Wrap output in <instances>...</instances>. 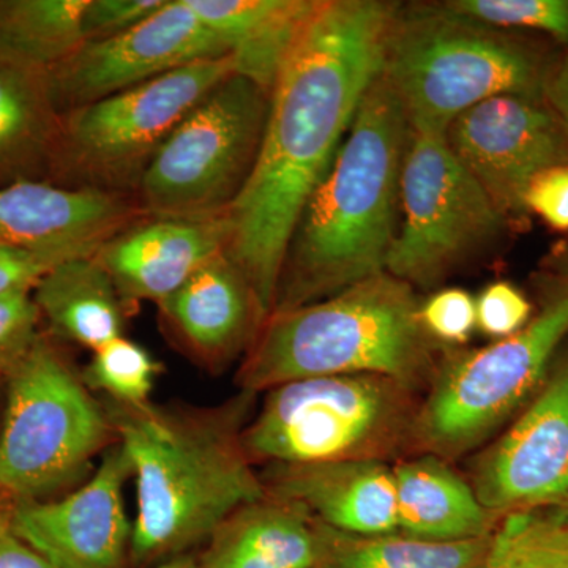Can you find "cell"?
Returning a JSON list of instances; mask_svg holds the SVG:
<instances>
[{
  "mask_svg": "<svg viewBox=\"0 0 568 568\" xmlns=\"http://www.w3.org/2000/svg\"><path fill=\"white\" fill-rule=\"evenodd\" d=\"M426 334L444 345H465L477 327L476 298L459 287L437 291L420 305Z\"/></svg>",
  "mask_w": 568,
  "mask_h": 568,
  "instance_id": "cell-31",
  "label": "cell"
},
{
  "mask_svg": "<svg viewBox=\"0 0 568 568\" xmlns=\"http://www.w3.org/2000/svg\"><path fill=\"white\" fill-rule=\"evenodd\" d=\"M166 0H88L82 11V39L102 41L121 36L151 18Z\"/></svg>",
  "mask_w": 568,
  "mask_h": 568,
  "instance_id": "cell-33",
  "label": "cell"
},
{
  "mask_svg": "<svg viewBox=\"0 0 568 568\" xmlns=\"http://www.w3.org/2000/svg\"><path fill=\"white\" fill-rule=\"evenodd\" d=\"M226 215L207 219L144 216L104 242L97 261L110 275L126 312L142 302L159 304L213 257L227 252Z\"/></svg>",
  "mask_w": 568,
  "mask_h": 568,
  "instance_id": "cell-18",
  "label": "cell"
},
{
  "mask_svg": "<svg viewBox=\"0 0 568 568\" xmlns=\"http://www.w3.org/2000/svg\"><path fill=\"white\" fill-rule=\"evenodd\" d=\"M153 568H197L196 555L182 556Z\"/></svg>",
  "mask_w": 568,
  "mask_h": 568,
  "instance_id": "cell-38",
  "label": "cell"
},
{
  "mask_svg": "<svg viewBox=\"0 0 568 568\" xmlns=\"http://www.w3.org/2000/svg\"><path fill=\"white\" fill-rule=\"evenodd\" d=\"M254 396L213 406L100 398L136 488L130 568L196 555L224 519L265 495L242 440Z\"/></svg>",
  "mask_w": 568,
  "mask_h": 568,
  "instance_id": "cell-2",
  "label": "cell"
},
{
  "mask_svg": "<svg viewBox=\"0 0 568 568\" xmlns=\"http://www.w3.org/2000/svg\"><path fill=\"white\" fill-rule=\"evenodd\" d=\"M271 93L231 74L175 126L145 171L134 200L145 216L226 215L252 178Z\"/></svg>",
  "mask_w": 568,
  "mask_h": 568,
  "instance_id": "cell-10",
  "label": "cell"
},
{
  "mask_svg": "<svg viewBox=\"0 0 568 568\" xmlns=\"http://www.w3.org/2000/svg\"><path fill=\"white\" fill-rule=\"evenodd\" d=\"M32 295L41 323L61 343L95 353L123 336L129 312L95 254L55 265Z\"/></svg>",
  "mask_w": 568,
  "mask_h": 568,
  "instance_id": "cell-24",
  "label": "cell"
},
{
  "mask_svg": "<svg viewBox=\"0 0 568 568\" xmlns=\"http://www.w3.org/2000/svg\"><path fill=\"white\" fill-rule=\"evenodd\" d=\"M234 73L231 54L204 59L65 112L48 181L136 196L145 171L175 126Z\"/></svg>",
  "mask_w": 568,
  "mask_h": 568,
  "instance_id": "cell-9",
  "label": "cell"
},
{
  "mask_svg": "<svg viewBox=\"0 0 568 568\" xmlns=\"http://www.w3.org/2000/svg\"><path fill=\"white\" fill-rule=\"evenodd\" d=\"M230 55L186 0L166 3L136 28L82 43L48 71L61 114L100 102L204 59Z\"/></svg>",
  "mask_w": 568,
  "mask_h": 568,
  "instance_id": "cell-13",
  "label": "cell"
},
{
  "mask_svg": "<svg viewBox=\"0 0 568 568\" xmlns=\"http://www.w3.org/2000/svg\"><path fill=\"white\" fill-rule=\"evenodd\" d=\"M476 568H568V507L504 515Z\"/></svg>",
  "mask_w": 568,
  "mask_h": 568,
  "instance_id": "cell-27",
  "label": "cell"
},
{
  "mask_svg": "<svg viewBox=\"0 0 568 568\" xmlns=\"http://www.w3.org/2000/svg\"><path fill=\"white\" fill-rule=\"evenodd\" d=\"M491 536L463 541L424 540L399 530L362 536L316 519L313 568H476L487 555Z\"/></svg>",
  "mask_w": 568,
  "mask_h": 568,
  "instance_id": "cell-25",
  "label": "cell"
},
{
  "mask_svg": "<svg viewBox=\"0 0 568 568\" xmlns=\"http://www.w3.org/2000/svg\"><path fill=\"white\" fill-rule=\"evenodd\" d=\"M477 327L495 339L507 338L532 320V305L525 294L507 282L489 284L476 298Z\"/></svg>",
  "mask_w": 568,
  "mask_h": 568,
  "instance_id": "cell-32",
  "label": "cell"
},
{
  "mask_svg": "<svg viewBox=\"0 0 568 568\" xmlns=\"http://www.w3.org/2000/svg\"><path fill=\"white\" fill-rule=\"evenodd\" d=\"M0 568H55L11 526L9 506H0Z\"/></svg>",
  "mask_w": 568,
  "mask_h": 568,
  "instance_id": "cell-36",
  "label": "cell"
},
{
  "mask_svg": "<svg viewBox=\"0 0 568 568\" xmlns=\"http://www.w3.org/2000/svg\"><path fill=\"white\" fill-rule=\"evenodd\" d=\"M417 392L376 375L291 381L264 392L244 429L254 466L399 462L414 450Z\"/></svg>",
  "mask_w": 568,
  "mask_h": 568,
  "instance_id": "cell-6",
  "label": "cell"
},
{
  "mask_svg": "<svg viewBox=\"0 0 568 568\" xmlns=\"http://www.w3.org/2000/svg\"><path fill=\"white\" fill-rule=\"evenodd\" d=\"M316 519L265 491L239 507L196 552L197 568H313Z\"/></svg>",
  "mask_w": 568,
  "mask_h": 568,
  "instance_id": "cell-20",
  "label": "cell"
},
{
  "mask_svg": "<svg viewBox=\"0 0 568 568\" xmlns=\"http://www.w3.org/2000/svg\"><path fill=\"white\" fill-rule=\"evenodd\" d=\"M88 0H0V58L43 71L84 43Z\"/></svg>",
  "mask_w": 568,
  "mask_h": 568,
  "instance_id": "cell-26",
  "label": "cell"
},
{
  "mask_svg": "<svg viewBox=\"0 0 568 568\" xmlns=\"http://www.w3.org/2000/svg\"><path fill=\"white\" fill-rule=\"evenodd\" d=\"M144 216L134 197L50 181L0 186V245L62 260L93 256L104 242Z\"/></svg>",
  "mask_w": 568,
  "mask_h": 568,
  "instance_id": "cell-17",
  "label": "cell"
},
{
  "mask_svg": "<svg viewBox=\"0 0 568 568\" xmlns=\"http://www.w3.org/2000/svg\"><path fill=\"white\" fill-rule=\"evenodd\" d=\"M394 467L398 530L435 541H463L495 532L491 514L447 459L432 454L399 459Z\"/></svg>",
  "mask_w": 568,
  "mask_h": 568,
  "instance_id": "cell-21",
  "label": "cell"
},
{
  "mask_svg": "<svg viewBox=\"0 0 568 568\" xmlns=\"http://www.w3.org/2000/svg\"><path fill=\"white\" fill-rule=\"evenodd\" d=\"M398 7L384 0H317L278 71L256 166L227 212V254L267 317L298 216L383 71Z\"/></svg>",
  "mask_w": 568,
  "mask_h": 568,
  "instance_id": "cell-1",
  "label": "cell"
},
{
  "mask_svg": "<svg viewBox=\"0 0 568 568\" xmlns=\"http://www.w3.org/2000/svg\"><path fill=\"white\" fill-rule=\"evenodd\" d=\"M41 315L32 293L0 295V381L31 353L40 332Z\"/></svg>",
  "mask_w": 568,
  "mask_h": 568,
  "instance_id": "cell-30",
  "label": "cell"
},
{
  "mask_svg": "<svg viewBox=\"0 0 568 568\" xmlns=\"http://www.w3.org/2000/svg\"><path fill=\"white\" fill-rule=\"evenodd\" d=\"M162 372V364L144 346L123 335L92 353L81 375L85 386L100 392L102 398L125 406H142L152 402L153 388Z\"/></svg>",
  "mask_w": 568,
  "mask_h": 568,
  "instance_id": "cell-28",
  "label": "cell"
},
{
  "mask_svg": "<svg viewBox=\"0 0 568 568\" xmlns=\"http://www.w3.org/2000/svg\"><path fill=\"white\" fill-rule=\"evenodd\" d=\"M420 305L410 284L384 272L315 304L272 312L235 384L257 395L308 377L376 375L420 390L440 358Z\"/></svg>",
  "mask_w": 568,
  "mask_h": 568,
  "instance_id": "cell-4",
  "label": "cell"
},
{
  "mask_svg": "<svg viewBox=\"0 0 568 568\" xmlns=\"http://www.w3.org/2000/svg\"><path fill=\"white\" fill-rule=\"evenodd\" d=\"M446 141L503 215L526 211L530 183L568 166V134L545 97L506 93L458 115Z\"/></svg>",
  "mask_w": 568,
  "mask_h": 568,
  "instance_id": "cell-12",
  "label": "cell"
},
{
  "mask_svg": "<svg viewBox=\"0 0 568 568\" xmlns=\"http://www.w3.org/2000/svg\"><path fill=\"white\" fill-rule=\"evenodd\" d=\"M409 133L402 103L379 74L298 216L272 312L315 304L386 272Z\"/></svg>",
  "mask_w": 568,
  "mask_h": 568,
  "instance_id": "cell-3",
  "label": "cell"
},
{
  "mask_svg": "<svg viewBox=\"0 0 568 568\" xmlns=\"http://www.w3.org/2000/svg\"><path fill=\"white\" fill-rule=\"evenodd\" d=\"M156 308L168 343L211 376L244 361L267 320L227 252L209 261Z\"/></svg>",
  "mask_w": 568,
  "mask_h": 568,
  "instance_id": "cell-16",
  "label": "cell"
},
{
  "mask_svg": "<svg viewBox=\"0 0 568 568\" xmlns=\"http://www.w3.org/2000/svg\"><path fill=\"white\" fill-rule=\"evenodd\" d=\"M526 211H532L549 226L568 231V166L552 168L530 183Z\"/></svg>",
  "mask_w": 568,
  "mask_h": 568,
  "instance_id": "cell-35",
  "label": "cell"
},
{
  "mask_svg": "<svg viewBox=\"0 0 568 568\" xmlns=\"http://www.w3.org/2000/svg\"><path fill=\"white\" fill-rule=\"evenodd\" d=\"M265 491L294 500L331 528L362 536L398 532L394 467L377 459L265 466Z\"/></svg>",
  "mask_w": 568,
  "mask_h": 568,
  "instance_id": "cell-19",
  "label": "cell"
},
{
  "mask_svg": "<svg viewBox=\"0 0 568 568\" xmlns=\"http://www.w3.org/2000/svg\"><path fill=\"white\" fill-rule=\"evenodd\" d=\"M233 55L235 73L271 93L317 0H186Z\"/></svg>",
  "mask_w": 568,
  "mask_h": 568,
  "instance_id": "cell-22",
  "label": "cell"
},
{
  "mask_svg": "<svg viewBox=\"0 0 568 568\" xmlns=\"http://www.w3.org/2000/svg\"><path fill=\"white\" fill-rule=\"evenodd\" d=\"M62 257L0 245V295L32 293L37 284Z\"/></svg>",
  "mask_w": 568,
  "mask_h": 568,
  "instance_id": "cell-34",
  "label": "cell"
},
{
  "mask_svg": "<svg viewBox=\"0 0 568 568\" xmlns=\"http://www.w3.org/2000/svg\"><path fill=\"white\" fill-rule=\"evenodd\" d=\"M6 383L0 503L47 499L91 476L114 446V429L61 342L41 334Z\"/></svg>",
  "mask_w": 568,
  "mask_h": 568,
  "instance_id": "cell-7",
  "label": "cell"
},
{
  "mask_svg": "<svg viewBox=\"0 0 568 568\" xmlns=\"http://www.w3.org/2000/svg\"><path fill=\"white\" fill-rule=\"evenodd\" d=\"M469 484L497 517L568 507V353L555 358L517 420L474 458Z\"/></svg>",
  "mask_w": 568,
  "mask_h": 568,
  "instance_id": "cell-14",
  "label": "cell"
},
{
  "mask_svg": "<svg viewBox=\"0 0 568 568\" xmlns=\"http://www.w3.org/2000/svg\"><path fill=\"white\" fill-rule=\"evenodd\" d=\"M544 97L568 134V51L556 59L545 82Z\"/></svg>",
  "mask_w": 568,
  "mask_h": 568,
  "instance_id": "cell-37",
  "label": "cell"
},
{
  "mask_svg": "<svg viewBox=\"0 0 568 568\" xmlns=\"http://www.w3.org/2000/svg\"><path fill=\"white\" fill-rule=\"evenodd\" d=\"M130 478V459L115 443L73 491L9 506L11 526L55 568H130L133 523L123 497Z\"/></svg>",
  "mask_w": 568,
  "mask_h": 568,
  "instance_id": "cell-15",
  "label": "cell"
},
{
  "mask_svg": "<svg viewBox=\"0 0 568 568\" xmlns=\"http://www.w3.org/2000/svg\"><path fill=\"white\" fill-rule=\"evenodd\" d=\"M568 335V282L517 334L440 354L414 426V452L455 462L491 439L544 384Z\"/></svg>",
  "mask_w": 568,
  "mask_h": 568,
  "instance_id": "cell-8",
  "label": "cell"
},
{
  "mask_svg": "<svg viewBox=\"0 0 568 568\" xmlns=\"http://www.w3.org/2000/svg\"><path fill=\"white\" fill-rule=\"evenodd\" d=\"M446 9L503 31H534L568 51V0H447Z\"/></svg>",
  "mask_w": 568,
  "mask_h": 568,
  "instance_id": "cell-29",
  "label": "cell"
},
{
  "mask_svg": "<svg viewBox=\"0 0 568 568\" xmlns=\"http://www.w3.org/2000/svg\"><path fill=\"white\" fill-rule=\"evenodd\" d=\"M399 212L386 272L414 290L446 282L495 244L507 223L444 134L413 130L399 178Z\"/></svg>",
  "mask_w": 568,
  "mask_h": 568,
  "instance_id": "cell-11",
  "label": "cell"
},
{
  "mask_svg": "<svg viewBox=\"0 0 568 568\" xmlns=\"http://www.w3.org/2000/svg\"><path fill=\"white\" fill-rule=\"evenodd\" d=\"M61 126L47 71L0 58V186L48 181Z\"/></svg>",
  "mask_w": 568,
  "mask_h": 568,
  "instance_id": "cell-23",
  "label": "cell"
},
{
  "mask_svg": "<svg viewBox=\"0 0 568 568\" xmlns=\"http://www.w3.org/2000/svg\"><path fill=\"white\" fill-rule=\"evenodd\" d=\"M552 62L517 33L469 20L443 2L399 3L381 74L413 132L446 134L458 115L493 97H544Z\"/></svg>",
  "mask_w": 568,
  "mask_h": 568,
  "instance_id": "cell-5",
  "label": "cell"
}]
</instances>
